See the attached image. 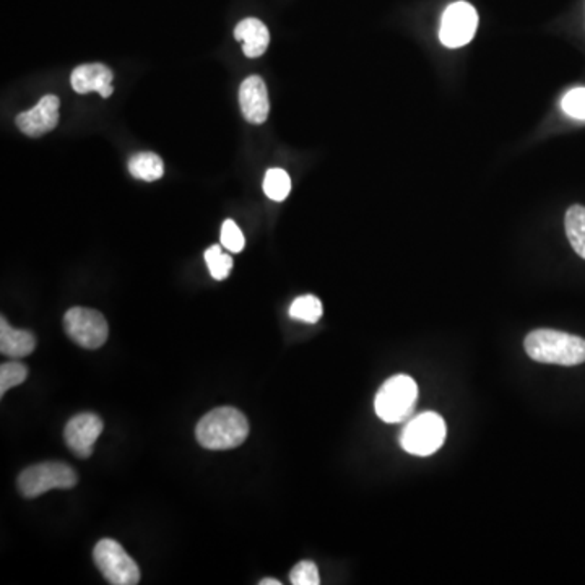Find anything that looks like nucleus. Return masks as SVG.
<instances>
[{
  "label": "nucleus",
  "mask_w": 585,
  "mask_h": 585,
  "mask_svg": "<svg viewBox=\"0 0 585 585\" xmlns=\"http://www.w3.org/2000/svg\"><path fill=\"white\" fill-rule=\"evenodd\" d=\"M249 436V423L239 410L220 407L208 412L197 423L195 437L208 451H228L243 444Z\"/></svg>",
  "instance_id": "f257e3e1"
},
{
  "label": "nucleus",
  "mask_w": 585,
  "mask_h": 585,
  "mask_svg": "<svg viewBox=\"0 0 585 585\" xmlns=\"http://www.w3.org/2000/svg\"><path fill=\"white\" fill-rule=\"evenodd\" d=\"M524 349L534 361L558 366L585 363V340L578 335L551 329H538L527 335Z\"/></svg>",
  "instance_id": "f03ea898"
},
{
  "label": "nucleus",
  "mask_w": 585,
  "mask_h": 585,
  "mask_svg": "<svg viewBox=\"0 0 585 585\" xmlns=\"http://www.w3.org/2000/svg\"><path fill=\"white\" fill-rule=\"evenodd\" d=\"M418 387L410 376L399 374L385 381L379 389L374 408L379 418L385 423H401L412 415L415 408Z\"/></svg>",
  "instance_id": "7ed1b4c3"
},
{
  "label": "nucleus",
  "mask_w": 585,
  "mask_h": 585,
  "mask_svg": "<svg viewBox=\"0 0 585 585\" xmlns=\"http://www.w3.org/2000/svg\"><path fill=\"white\" fill-rule=\"evenodd\" d=\"M78 482L74 468L64 462H43L23 470L18 489L25 497H37L51 489L74 488Z\"/></svg>",
  "instance_id": "20e7f679"
},
{
  "label": "nucleus",
  "mask_w": 585,
  "mask_h": 585,
  "mask_svg": "<svg viewBox=\"0 0 585 585\" xmlns=\"http://www.w3.org/2000/svg\"><path fill=\"white\" fill-rule=\"evenodd\" d=\"M445 441V422L434 412L416 416L402 431L403 451L418 457H426L441 449Z\"/></svg>",
  "instance_id": "39448f33"
},
{
  "label": "nucleus",
  "mask_w": 585,
  "mask_h": 585,
  "mask_svg": "<svg viewBox=\"0 0 585 585\" xmlns=\"http://www.w3.org/2000/svg\"><path fill=\"white\" fill-rule=\"evenodd\" d=\"M93 558L104 579L112 585H135L141 582V569L118 541H98Z\"/></svg>",
  "instance_id": "423d86ee"
},
{
  "label": "nucleus",
  "mask_w": 585,
  "mask_h": 585,
  "mask_svg": "<svg viewBox=\"0 0 585 585\" xmlns=\"http://www.w3.org/2000/svg\"><path fill=\"white\" fill-rule=\"evenodd\" d=\"M64 329L68 337L82 349H101L110 334L103 314L89 308H72L64 316Z\"/></svg>",
  "instance_id": "0eeeda50"
},
{
  "label": "nucleus",
  "mask_w": 585,
  "mask_h": 585,
  "mask_svg": "<svg viewBox=\"0 0 585 585\" xmlns=\"http://www.w3.org/2000/svg\"><path fill=\"white\" fill-rule=\"evenodd\" d=\"M478 28V14L468 2H455L445 8L439 37L447 47H462L474 39Z\"/></svg>",
  "instance_id": "6e6552de"
},
{
  "label": "nucleus",
  "mask_w": 585,
  "mask_h": 585,
  "mask_svg": "<svg viewBox=\"0 0 585 585\" xmlns=\"http://www.w3.org/2000/svg\"><path fill=\"white\" fill-rule=\"evenodd\" d=\"M103 420L95 413H80L74 416L64 430L68 449L74 452L77 457L89 459L93 454V445L103 433Z\"/></svg>",
  "instance_id": "1a4fd4ad"
},
{
  "label": "nucleus",
  "mask_w": 585,
  "mask_h": 585,
  "mask_svg": "<svg viewBox=\"0 0 585 585\" xmlns=\"http://www.w3.org/2000/svg\"><path fill=\"white\" fill-rule=\"evenodd\" d=\"M59 98L46 95L30 111L18 114L16 124L28 137H41L51 132L59 124Z\"/></svg>",
  "instance_id": "9d476101"
},
{
  "label": "nucleus",
  "mask_w": 585,
  "mask_h": 585,
  "mask_svg": "<svg viewBox=\"0 0 585 585\" xmlns=\"http://www.w3.org/2000/svg\"><path fill=\"white\" fill-rule=\"evenodd\" d=\"M239 106L249 124H264L270 114L267 85L259 75L247 77L239 87Z\"/></svg>",
  "instance_id": "9b49d317"
},
{
  "label": "nucleus",
  "mask_w": 585,
  "mask_h": 585,
  "mask_svg": "<svg viewBox=\"0 0 585 585\" xmlns=\"http://www.w3.org/2000/svg\"><path fill=\"white\" fill-rule=\"evenodd\" d=\"M112 70L106 68L104 64H85L75 68L70 75V83L72 89L80 93L87 95L91 91H97L103 98H110L112 95Z\"/></svg>",
  "instance_id": "f8f14e48"
},
{
  "label": "nucleus",
  "mask_w": 585,
  "mask_h": 585,
  "mask_svg": "<svg viewBox=\"0 0 585 585\" xmlns=\"http://www.w3.org/2000/svg\"><path fill=\"white\" fill-rule=\"evenodd\" d=\"M235 37L239 43H243V51L251 59L260 57L270 45L268 28L257 18H245L243 22L237 23Z\"/></svg>",
  "instance_id": "ddd939ff"
},
{
  "label": "nucleus",
  "mask_w": 585,
  "mask_h": 585,
  "mask_svg": "<svg viewBox=\"0 0 585 585\" xmlns=\"http://www.w3.org/2000/svg\"><path fill=\"white\" fill-rule=\"evenodd\" d=\"M37 349V339L28 330L14 329L7 319L0 320V351L10 358H25Z\"/></svg>",
  "instance_id": "4468645a"
},
{
  "label": "nucleus",
  "mask_w": 585,
  "mask_h": 585,
  "mask_svg": "<svg viewBox=\"0 0 585 585\" xmlns=\"http://www.w3.org/2000/svg\"><path fill=\"white\" fill-rule=\"evenodd\" d=\"M129 171L135 179L153 183L163 176V160L151 151H141V153H137L131 158Z\"/></svg>",
  "instance_id": "2eb2a0df"
},
{
  "label": "nucleus",
  "mask_w": 585,
  "mask_h": 585,
  "mask_svg": "<svg viewBox=\"0 0 585 585\" xmlns=\"http://www.w3.org/2000/svg\"><path fill=\"white\" fill-rule=\"evenodd\" d=\"M564 226L572 249L585 259V207L572 205L566 212Z\"/></svg>",
  "instance_id": "dca6fc26"
},
{
  "label": "nucleus",
  "mask_w": 585,
  "mask_h": 585,
  "mask_svg": "<svg viewBox=\"0 0 585 585\" xmlns=\"http://www.w3.org/2000/svg\"><path fill=\"white\" fill-rule=\"evenodd\" d=\"M322 312L324 309L320 299L312 295L297 298L289 306V316L308 324H316L319 319L322 318Z\"/></svg>",
  "instance_id": "f3484780"
},
{
  "label": "nucleus",
  "mask_w": 585,
  "mask_h": 585,
  "mask_svg": "<svg viewBox=\"0 0 585 585\" xmlns=\"http://www.w3.org/2000/svg\"><path fill=\"white\" fill-rule=\"evenodd\" d=\"M289 191H291V179H289L287 171L268 170L264 178V193L267 195L268 199L275 202H283L288 197Z\"/></svg>",
  "instance_id": "a211bd4d"
},
{
  "label": "nucleus",
  "mask_w": 585,
  "mask_h": 585,
  "mask_svg": "<svg viewBox=\"0 0 585 585\" xmlns=\"http://www.w3.org/2000/svg\"><path fill=\"white\" fill-rule=\"evenodd\" d=\"M205 262H207L210 275L215 280H225L231 274L233 268V257L225 254L220 245H212L205 251Z\"/></svg>",
  "instance_id": "6ab92c4d"
},
{
  "label": "nucleus",
  "mask_w": 585,
  "mask_h": 585,
  "mask_svg": "<svg viewBox=\"0 0 585 585\" xmlns=\"http://www.w3.org/2000/svg\"><path fill=\"white\" fill-rule=\"evenodd\" d=\"M28 378V368L18 361H10L0 366V395L4 397L12 387L23 384Z\"/></svg>",
  "instance_id": "aec40b11"
},
{
  "label": "nucleus",
  "mask_w": 585,
  "mask_h": 585,
  "mask_svg": "<svg viewBox=\"0 0 585 585\" xmlns=\"http://www.w3.org/2000/svg\"><path fill=\"white\" fill-rule=\"evenodd\" d=\"M289 580L293 585H319L320 584V578H319L318 566L312 561H301L298 563L291 572H289Z\"/></svg>",
  "instance_id": "412c9836"
},
{
  "label": "nucleus",
  "mask_w": 585,
  "mask_h": 585,
  "mask_svg": "<svg viewBox=\"0 0 585 585\" xmlns=\"http://www.w3.org/2000/svg\"><path fill=\"white\" fill-rule=\"evenodd\" d=\"M245 235H243V231L239 230V226H237L236 223L233 222V220H226V222L223 223V247H226L228 251L235 252V254H236V252H241L245 249Z\"/></svg>",
  "instance_id": "4be33fe9"
},
{
  "label": "nucleus",
  "mask_w": 585,
  "mask_h": 585,
  "mask_svg": "<svg viewBox=\"0 0 585 585\" xmlns=\"http://www.w3.org/2000/svg\"><path fill=\"white\" fill-rule=\"evenodd\" d=\"M563 111L574 119L585 120V89H570L561 101Z\"/></svg>",
  "instance_id": "5701e85b"
},
{
  "label": "nucleus",
  "mask_w": 585,
  "mask_h": 585,
  "mask_svg": "<svg viewBox=\"0 0 585 585\" xmlns=\"http://www.w3.org/2000/svg\"><path fill=\"white\" fill-rule=\"evenodd\" d=\"M260 585H282V582L280 580H277V579H264V580H260L259 582Z\"/></svg>",
  "instance_id": "b1692460"
}]
</instances>
